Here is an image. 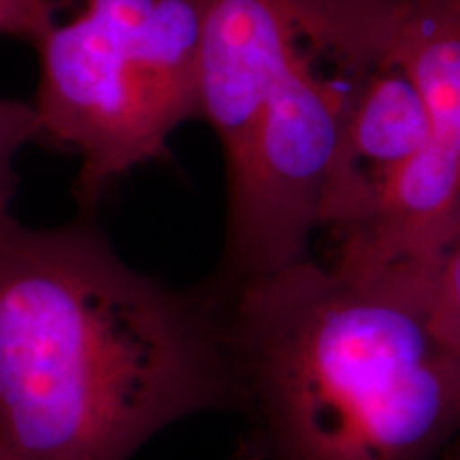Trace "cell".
<instances>
[{
	"label": "cell",
	"instance_id": "8",
	"mask_svg": "<svg viewBox=\"0 0 460 460\" xmlns=\"http://www.w3.org/2000/svg\"><path fill=\"white\" fill-rule=\"evenodd\" d=\"M41 141L32 102L0 99V222L11 217L9 205L17 190L15 156L28 143Z\"/></svg>",
	"mask_w": 460,
	"mask_h": 460
},
{
	"label": "cell",
	"instance_id": "6",
	"mask_svg": "<svg viewBox=\"0 0 460 460\" xmlns=\"http://www.w3.org/2000/svg\"><path fill=\"white\" fill-rule=\"evenodd\" d=\"M427 141L422 96L393 45L362 85L339 137L320 207V228L332 239L377 209Z\"/></svg>",
	"mask_w": 460,
	"mask_h": 460
},
{
	"label": "cell",
	"instance_id": "11",
	"mask_svg": "<svg viewBox=\"0 0 460 460\" xmlns=\"http://www.w3.org/2000/svg\"><path fill=\"white\" fill-rule=\"evenodd\" d=\"M376 3H393V0H376Z\"/></svg>",
	"mask_w": 460,
	"mask_h": 460
},
{
	"label": "cell",
	"instance_id": "7",
	"mask_svg": "<svg viewBox=\"0 0 460 460\" xmlns=\"http://www.w3.org/2000/svg\"><path fill=\"white\" fill-rule=\"evenodd\" d=\"M424 278L437 320L460 352V220L424 264Z\"/></svg>",
	"mask_w": 460,
	"mask_h": 460
},
{
	"label": "cell",
	"instance_id": "10",
	"mask_svg": "<svg viewBox=\"0 0 460 460\" xmlns=\"http://www.w3.org/2000/svg\"><path fill=\"white\" fill-rule=\"evenodd\" d=\"M0 460H15L13 454H11L3 444H0Z\"/></svg>",
	"mask_w": 460,
	"mask_h": 460
},
{
	"label": "cell",
	"instance_id": "4",
	"mask_svg": "<svg viewBox=\"0 0 460 460\" xmlns=\"http://www.w3.org/2000/svg\"><path fill=\"white\" fill-rule=\"evenodd\" d=\"M77 13L34 43L41 146L73 154V194L90 214L107 190L169 156L199 118L207 0H73Z\"/></svg>",
	"mask_w": 460,
	"mask_h": 460
},
{
	"label": "cell",
	"instance_id": "5",
	"mask_svg": "<svg viewBox=\"0 0 460 460\" xmlns=\"http://www.w3.org/2000/svg\"><path fill=\"white\" fill-rule=\"evenodd\" d=\"M393 49L422 96L427 141L373 214L335 239L354 271L424 267L460 220V0H399Z\"/></svg>",
	"mask_w": 460,
	"mask_h": 460
},
{
	"label": "cell",
	"instance_id": "1",
	"mask_svg": "<svg viewBox=\"0 0 460 460\" xmlns=\"http://www.w3.org/2000/svg\"><path fill=\"white\" fill-rule=\"evenodd\" d=\"M234 407L209 288L139 273L85 217L0 222V444L15 460H128L180 420Z\"/></svg>",
	"mask_w": 460,
	"mask_h": 460
},
{
	"label": "cell",
	"instance_id": "2",
	"mask_svg": "<svg viewBox=\"0 0 460 460\" xmlns=\"http://www.w3.org/2000/svg\"><path fill=\"white\" fill-rule=\"evenodd\" d=\"M211 295L245 420L237 460H447L460 450V352L424 267L354 271L309 256Z\"/></svg>",
	"mask_w": 460,
	"mask_h": 460
},
{
	"label": "cell",
	"instance_id": "3",
	"mask_svg": "<svg viewBox=\"0 0 460 460\" xmlns=\"http://www.w3.org/2000/svg\"><path fill=\"white\" fill-rule=\"evenodd\" d=\"M393 3L207 0L199 118L226 164L216 292L309 258L348 115L393 45Z\"/></svg>",
	"mask_w": 460,
	"mask_h": 460
},
{
	"label": "cell",
	"instance_id": "9",
	"mask_svg": "<svg viewBox=\"0 0 460 460\" xmlns=\"http://www.w3.org/2000/svg\"><path fill=\"white\" fill-rule=\"evenodd\" d=\"M73 0H0V37L37 43Z\"/></svg>",
	"mask_w": 460,
	"mask_h": 460
}]
</instances>
